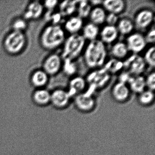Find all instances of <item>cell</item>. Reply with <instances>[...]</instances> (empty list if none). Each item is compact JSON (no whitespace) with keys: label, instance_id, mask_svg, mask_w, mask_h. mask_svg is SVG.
<instances>
[{"label":"cell","instance_id":"cell-1","mask_svg":"<svg viewBox=\"0 0 155 155\" xmlns=\"http://www.w3.org/2000/svg\"><path fill=\"white\" fill-rule=\"evenodd\" d=\"M83 54L86 66L92 69L102 68L107 61V51L106 45L99 39L89 41Z\"/></svg>","mask_w":155,"mask_h":155},{"label":"cell","instance_id":"cell-2","mask_svg":"<svg viewBox=\"0 0 155 155\" xmlns=\"http://www.w3.org/2000/svg\"><path fill=\"white\" fill-rule=\"evenodd\" d=\"M87 41L81 33L70 35L63 43L62 57L73 61L78 58L86 48Z\"/></svg>","mask_w":155,"mask_h":155},{"label":"cell","instance_id":"cell-3","mask_svg":"<svg viewBox=\"0 0 155 155\" xmlns=\"http://www.w3.org/2000/svg\"><path fill=\"white\" fill-rule=\"evenodd\" d=\"M66 38L64 29L56 24L46 28L42 33L41 41L46 48L54 49L63 45Z\"/></svg>","mask_w":155,"mask_h":155},{"label":"cell","instance_id":"cell-4","mask_svg":"<svg viewBox=\"0 0 155 155\" xmlns=\"http://www.w3.org/2000/svg\"><path fill=\"white\" fill-rule=\"evenodd\" d=\"M123 65L124 68L132 76L141 75L147 66L142 57L137 54L127 57L123 62Z\"/></svg>","mask_w":155,"mask_h":155},{"label":"cell","instance_id":"cell-5","mask_svg":"<svg viewBox=\"0 0 155 155\" xmlns=\"http://www.w3.org/2000/svg\"><path fill=\"white\" fill-rule=\"evenodd\" d=\"M129 51L138 54L145 50L147 43L145 37L140 32H132L127 36L125 41Z\"/></svg>","mask_w":155,"mask_h":155},{"label":"cell","instance_id":"cell-6","mask_svg":"<svg viewBox=\"0 0 155 155\" xmlns=\"http://www.w3.org/2000/svg\"><path fill=\"white\" fill-rule=\"evenodd\" d=\"M154 12L149 9L140 10L134 16V23L135 28L140 30H145L149 28L154 22Z\"/></svg>","mask_w":155,"mask_h":155},{"label":"cell","instance_id":"cell-7","mask_svg":"<svg viewBox=\"0 0 155 155\" xmlns=\"http://www.w3.org/2000/svg\"><path fill=\"white\" fill-rule=\"evenodd\" d=\"M25 43V38L23 33L21 31H15L6 38L5 48L11 53H17L21 50Z\"/></svg>","mask_w":155,"mask_h":155},{"label":"cell","instance_id":"cell-8","mask_svg":"<svg viewBox=\"0 0 155 155\" xmlns=\"http://www.w3.org/2000/svg\"><path fill=\"white\" fill-rule=\"evenodd\" d=\"M97 69L89 74L86 81L96 87H102L110 79V74L104 68Z\"/></svg>","mask_w":155,"mask_h":155},{"label":"cell","instance_id":"cell-9","mask_svg":"<svg viewBox=\"0 0 155 155\" xmlns=\"http://www.w3.org/2000/svg\"><path fill=\"white\" fill-rule=\"evenodd\" d=\"M111 93L115 100L118 102H123L126 101L129 97L130 91L127 84L118 81L112 86Z\"/></svg>","mask_w":155,"mask_h":155},{"label":"cell","instance_id":"cell-10","mask_svg":"<svg viewBox=\"0 0 155 155\" xmlns=\"http://www.w3.org/2000/svg\"><path fill=\"white\" fill-rule=\"evenodd\" d=\"M119 35V33L116 26L107 25L100 30V40L105 45L112 44L117 39Z\"/></svg>","mask_w":155,"mask_h":155},{"label":"cell","instance_id":"cell-11","mask_svg":"<svg viewBox=\"0 0 155 155\" xmlns=\"http://www.w3.org/2000/svg\"><path fill=\"white\" fill-rule=\"evenodd\" d=\"M75 103L79 109L82 111H87L91 110L94 108L95 101L91 95L83 92L76 95Z\"/></svg>","mask_w":155,"mask_h":155},{"label":"cell","instance_id":"cell-12","mask_svg":"<svg viewBox=\"0 0 155 155\" xmlns=\"http://www.w3.org/2000/svg\"><path fill=\"white\" fill-rule=\"evenodd\" d=\"M62 65L61 57L58 54H52L46 59L44 63L45 72L50 75L57 74L60 70Z\"/></svg>","mask_w":155,"mask_h":155},{"label":"cell","instance_id":"cell-13","mask_svg":"<svg viewBox=\"0 0 155 155\" xmlns=\"http://www.w3.org/2000/svg\"><path fill=\"white\" fill-rule=\"evenodd\" d=\"M71 96L68 91L57 89L51 94V102L58 108H63L68 105Z\"/></svg>","mask_w":155,"mask_h":155},{"label":"cell","instance_id":"cell-14","mask_svg":"<svg viewBox=\"0 0 155 155\" xmlns=\"http://www.w3.org/2000/svg\"><path fill=\"white\" fill-rule=\"evenodd\" d=\"M101 5L107 12L118 16L124 11L127 4L123 0H105Z\"/></svg>","mask_w":155,"mask_h":155},{"label":"cell","instance_id":"cell-15","mask_svg":"<svg viewBox=\"0 0 155 155\" xmlns=\"http://www.w3.org/2000/svg\"><path fill=\"white\" fill-rule=\"evenodd\" d=\"M86 79L81 76H76L71 79L69 82V91L70 95H77L83 93L87 86Z\"/></svg>","mask_w":155,"mask_h":155},{"label":"cell","instance_id":"cell-16","mask_svg":"<svg viewBox=\"0 0 155 155\" xmlns=\"http://www.w3.org/2000/svg\"><path fill=\"white\" fill-rule=\"evenodd\" d=\"M84 26L83 19L78 16H73L68 19L64 24V30L70 35L78 34Z\"/></svg>","mask_w":155,"mask_h":155},{"label":"cell","instance_id":"cell-17","mask_svg":"<svg viewBox=\"0 0 155 155\" xmlns=\"http://www.w3.org/2000/svg\"><path fill=\"white\" fill-rule=\"evenodd\" d=\"M130 91L139 94L146 90L145 78L142 75L131 76L127 82Z\"/></svg>","mask_w":155,"mask_h":155},{"label":"cell","instance_id":"cell-18","mask_svg":"<svg viewBox=\"0 0 155 155\" xmlns=\"http://www.w3.org/2000/svg\"><path fill=\"white\" fill-rule=\"evenodd\" d=\"M107 15V12L102 6L94 7L91 9L88 16L90 22L99 27L105 23Z\"/></svg>","mask_w":155,"mask_h":155},{"label":"cell","instance_id":"cell-19","mask_svg":"<svg viewBox=\"0 0 155 155\" xmlns=\"http://www.w3.org/2000/svg\"><path fill=\"white\" fill-rule=\"evenodd\" d=\"M129 52V51L124 41L115 42L110 50V53L113 58L121 61L127 58Z\"/></svg>","mask_w":155,"mask_h":155},{"label":"cell","instance_id":"cell-20","mask_svg":"<svg viewBox=\"0 0 155 155\" xmlns=\"http://www.w3.org/2000/svg\"><path fill=\"white\" fill-rule=\"evenodd\" d=\"M81 31V35L85 39L91 41L97 39L100 29L99 26L90 22L84 25Z\"/></svg>","mask_w":155,"mask_h":155},{"label":"cell","instance_id":"cell-21","mask_svg":"<svg viewBox=\"0 0 155 155\" xmlns=\"http://www.w3.org/2000/svg\"><path fill=\"white\" fill-rule=\"evenodd\" d=\"M116 27L119 34L127 36L133 32L135 28L133 21L127 18L119 19Z\"/></svg>","mask_w":155,"mask_h":155},{"label":"cell","instance_id":"cell-22","mask_svg":"<svg viewBox=\"0 0 155 155\" xmlns=\"http://www.w3.org/2000/svg\"><path fill=\"white\" fill-rule=\"evenodd\" d=\"M33 99L38 105L45 106L50 102L51 94L46 90H39L34 93Z\"/></svg>","mask_w":155,"mask_h":155},{"label":"cell","instance_id":"cell-23","mask_svg":"<svg viewBox=\"0 0 155 155\" xmlns=\"http://www.w3.org/2000/svg\"><path fill=\"white\" fill-rule=\"evenodd\" d=\"M104 68L110 74H115L119 72L122 69L124 68L123 61L115 59H111L110 60L104 64Z\"/></svg>","mask_w":155,"mask_h":155},{"label":"cell","instance_id":"cell-24","mask_svg":"<svg viewBox=\"0 0 155 155\" xmlns=\"http://www.w3.org/2000/svg\"><path fill=\"white\" fill-rule=\"evenodd\" d=\"M78 1H66L61 4V15L71 16L75 12L77 11Z\"/></svg>","mask_w":155,"mask_h":155},{"label":"cell","instance_id":"cell-25","mask_svg":"<svg viewBox=\"0 0 155 155\" xmlns=\"http://www.w3.org/2000/svg\"><path fill=\"white\" fill-rule=\"evenodd\" d=\"M91 7L92 6L91 5L89 1H78L77 8V11L78 14V16L82 19L88 17L92 9Z\"/></svg>","mask_w":155,"mask_h":155},{"label":"cell","instance_id":"cell-26","mask_svg":"<svg viewBox=\"0 0 155 155\" xmlns=\"http://www.w3.org/2000/svg\"><path fill=\"white\" fill-rule=\"evenodd\" d=\"M43 10V8L40 3L35 2L31 3L28 8L25 16L28 18H37L40 16Z\"/></svg>","mask_w":155,"mask_h":155},{"label":"cell","instance_id":"cell-27","mask_svg":"<svg viewBox=\"0 0 155 155\" xmlns=\"http://www.w3.org/2000/svg\"><path fill=\"white\" fill-rule=\"evenodd\" d=\"M138 101L140 104L145 106L151 104L155 98L154 91L149 90H145L138 94Z\"/></svg>","mask_w":155,"mask_h":155},{"label":"cell","instance_id":"cell-28","mask_svg":"<svg viewBox=\"0 0 155 155\" xmlns=\"http://www.w3.org/2000/svg\"><path fill=\"white\" fill-rule=\"evenodd\" d=\"M143 59L146 65L154 68L155 66V47L154 45L150 47L145 51Z\"/></svg>","mask_w":155,"mask_h":155},{"label":"cell","instance_id":"cell-29","mask_svg":"<svg viewBox=\"0 0 155 155\" xmlns=\"http://www.w3.org/2000/svg\"><path fill=\"white\" fill-rule=\"evenodd\" d=\"M48 78L47 74L44 71H38L35 72L32 77V81L34 85L41 87L47 83Z\"/></svg>","mask_w":155,"mask_h":155},{"label":"cell","instance_id":"cell-30","mask_svg":"<svg viewBox=\"0 0 155 155\" xmlns=\"http://www.w3.org/2000/svg\"><path fill=\"white\" fill-rule=\"evenodd\" d=\"M146 88L147 90L154 91L155 89V72L152 71L145 78Z\"/></svg>","mask_w":155,"mask_h":155},{"label":"cell","instance_id":"cell-31","mask_svg":"<svg viewBox=\"0 0 155 155\" xmlns=\"http://www.w3.org/2000/svg\"><path fill=\"white\" fill-rule=\"evenodd\" d=\"M119 20V19L118 15L108 13V14H107L105 22L107 23V25L116 26Z\"/></svg>","mask_w":155,"mask_h":155},{"label":"cell","instance_id":"cell-32","mask_svg":"<svg viewBox=\"0 0 155 155\" xmlns=\"http://www.w3.org/2000/svg\"><path fill=\"white\" fill-rule=\"evenodd\" d=\"M144 37L147 44H154L155 40V29L154 25L153 28L149 30Z\"/></svg>","mask_w":155,"mask_h":155},{"label":"cell","instance_id":"cell-33","mask_svg":"<svg viewBox=\"0 0 155 155\" xmlns=\"http://www.w3.org/2000/svg\"><path fill=\"white\" fill-rule=\"evenodd\" d=\"M26 23L25 21L21 20L17 21L14 24V28L15 31H21V30L25 28L26 27Z\"/></svg>","mask_w":155,"mask_h":155},{"label":"cell","instance_id":"cell-34","mask_svg":"<svg viewBox=\"0 0 155 155\" xmlns=\"http://www.w3.org/2000/svg\"><path fill=\"white\" fill-rule=\"evenodd\" d=\"M58 4V1L56 0H49L45 2V5L47 8L49 9H52L55 8Z\"/></svg>","mask_w":155,"mask_h":155}]
</instances>
